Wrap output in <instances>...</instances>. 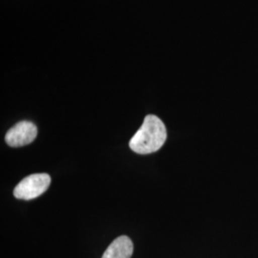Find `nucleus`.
Masks as SVG:
<instances>
[{
    "label": "nucleus",
    "mask_w": 258,
    "mask_h": 258,
    "mask_svg": "<svg viewBox=\"0 0 258 258\" xmlns=\"http://www.w3.org/2000/svg\"><path fill=\"white\" fill-rule=\"evenodd\" d=\"M134 246L131 239L122 235L114 240L103 252L102 258H131Z\"/></svg>",
    "instance_id": "obj_4"
},
{
    "label": "nucleus",
    "mask_w": 258,
    "mask_h": 258,
    "mask_svg": "<svg viewBox=\"0 0 258 258\" xmlns=\"http://www.w3.org/2000/svg\"><path fill=\"white\" fill-rule=\"evenodd\" d=\"M51 184V177L46 173H37L25 177L14 189V195L18 199L32 200L42 195Z\"/></svg>",
    "instance_id": "obj_2"
},
{
    "label": "nucleus",
    "mask_w": 258,
    "mask_h": 258,
    "mask_svg": "<svg viewBox=\"0 0 258 258\" xmlns=\"http://www.w3.org/2000/svg\"><path fill=\"white\" fill-rule=\"evenodd\" d=\"M37 128L35 123L23 120L14 125L6 133L5 141L12 148L24 147L33 143L37 138Z\"/></svg>",
    "instance_id": "obj_3"
},
{
    "label": "nucleus",
    "mask_w": 258,
    "mask_h": 258,
    "mask_svg": "<svg viewBox=\"0 0 258 258\" xmlns=\"http://www.w3.org/2000/svg\"><path fill=\"white\" fill-rule=\"evenodd\" d=\"M165 123L155 115H148L142 126L129 142V148L138 154L156 152L166 143Z\"/></svg>",
    "instance_id": "obj_1"
}]
</instances>
